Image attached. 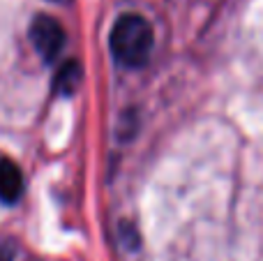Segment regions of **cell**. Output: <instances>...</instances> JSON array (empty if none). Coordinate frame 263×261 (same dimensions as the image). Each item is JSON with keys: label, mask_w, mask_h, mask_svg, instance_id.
Here are the masks:
<instances>
[{"label": "cell", "mask_w": 263, "mask_h": 261, "mask_svg": "<svg viewBox=\"0 0 263 261\" xmlns=\"http://www.w3.org/2000/svg\"><path fill=\"white\" fill-rule=\"evenodd\" d=\"M21 194H23L21 169L9 157H3L0 160V201L12 206V203H16L21 199Z\"/></svg>", "instance_id": "cell-3"}, {"label": "cell", "mask_w": 263, "mask_h": 261, "mask_svg": "<svg viewBox=\"0 0 263 261\" xmlns=\"http://www.w3.org/2000/svg\"><path fill=\"white\" fill-rule=\"evenodd\" d=\"M55 3H67V0H55Z\"/></svg>", "instance_id": "cell-6"}, {"label": "cell", "mask_w": 263, "mask_h": 261, "mask_svg": "<svg viewBox=\"0 0 263 261\" xmlns=\"http://www.w3.org/2000/svg\"><path fill=\"white\" fill-rule=\"evenodd\" d=\"M79 83H81V65H79L77 60H67V63H63L58 67V72H55L53 90L58 92V95L67 97L77 90Z\"/></svg>", "instance_id": "cell-4"}, {"label": "cell", "mask_w": 263, "mask_h": 261, "mask_svg": "<svg viewBox=\"0 0 263 261\" xmlns=\"http://www.w3.org/2000/svg\"><path fill=\"white\" fill-rule=\"evenodd\" d=\"M16 257V248L9 240H0V261H14Z\"/></svg>", "instance_id": "cell-5"}, {"label": "cell", "mask_w": 263, "mask_h": 261, "mask_svg": "<svg viewBox=\"0 0 263 261\" xmlns=\"http://www.w3.org/2000/svg\"><path fill=\"white\" fill-rule=\"evenodd\" d=\"M111 53L125 67H143L153 51V28L141 14H123L111 28Z\"/></svg>", "instance_id": "cell-1"}, {"label": "cell", "mask_w": 263, "mask_h": 261, "mask_svg": "<svg viewBox=\"0 0 263 261\" xmlns=\"http://www.w3.org/2000/svg\"><path fill=\"white\" fill-rule=\"evenodd\" d=\"M65 28L60 26V21H55L49 14H40L32 18L30 23V42L32 49L40 53V58H44L46 63L58 60V55L65 49Z\"/></svg>", "instance_id": "cell-2"}]
</instances>
